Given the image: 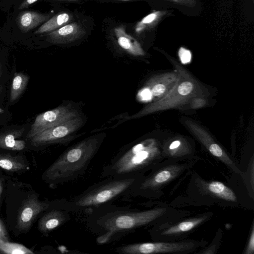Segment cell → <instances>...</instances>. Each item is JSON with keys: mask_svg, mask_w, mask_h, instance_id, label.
<instances>
[{"mask_svg": "<svg viewBox=\"0 0 254 254\" xmlns=\"http://www.w3.org/2000/svg\"><path fill=\"white\" fill-rule=\"evenodd\" d=\"M1 69H0V76L1 75Z\"/></svg>", "mask_w": 254, "mask_h": 254, "instance_id": "obj_35", "label": "cell"}, {"mask_svg": "<svg viewBox=\"0 0 254 254\" xmlns=\"http://www.w3.org/2000/svg\"><path fill=\"white\" fill-rule=\"evenodd\" d=\"M170 60L180 74L174 86L161 98L136 114L126 117L123 121L139 118L161 110L182 108L183 106L190 104L193 99L204 97V89L198 82L179 64Z\"/></svg>", "mask_w": 254, "mask_h": 254, "instance_id": "obj_5", "label": "cell"}, {"mask_svg": "<svg viewBox=\"0 0 254 254\" xmlns=\"http://www.w3.org/2000/svg\"><path fill=\"white\" fill-rule=\"evenodd\" d=\"M72 15L67 12L59 13L44 23L35 32V34L49 33L54 31L71 21Z\"/></svg>", "mask_w": 254, "mask_h": 254, "instance_id": "obj_20", "label": "cell"}, {"mask_svg": "<svg viewBox=\"0 0 254 254\" xmlns=\"http://www.w3.org/2000/svg\"><path fill=\"white\" fill-rule=\"evenodd\" d=\"M48 210L38 223V229L43 233H49L70 220V212L66 210L56 207H52Z\"/></svg>", "mask_w": 254, "mask_h": 254, "instance_id": "obj_15", "label": "cell"}, {"mask_svg": "<svg viewBox=\"0 0 254 254\" xmlns=\"http://www.w3.org/2000/svg\"><path fill=\"white\" fill-rule=\"evenodd\" d=\"M124 0V1H126V0Z\"/></svg>", "mask_w": 254, "mask_h": 254, "instance_id": "obj_36", "label": "cell"}, {"mask_svg": "<svg viewBox=\"0 0 254 254\" xmlns=\"http://www.w3.org/2000/svg\"><path fill=\"white\" fill-rule=\"evenodd\" d=\"M3 110L2 108H0V114L3 113Z\"/></svg>", "mask_w": 254, "mask_h": 254, "instance_id": "obj_33", "label": "cell"}, {"mask_svg": "<svg viewBox=\"0 0 254 254\" xmlns=\"http://www.w3.org/2000/svg\"><path fill=\"white\" fill-rule=\"evenodd\" d=\"M183 123L213 156L223 163L234 173L242 175L243 174L236 162L205 130L196 123L188 119H183Z\"/></svg>", "mask_w": 254, "mask_h": 254, "instance_id": "obj_10", "label": "cell"}, {"mask_svg": "<svg viewBox=\"0 0 254 254\" xmlns=\"http://www.w3.org/2000/svg\"><path fill=\"white\" fill-rule=\"evenodd\" d=\"M114 32L118 44L127 53L136 56L144 55V52L139 43L127 33L124 26L116 27Z\"/></svg>", "mask_w": 254, "mask_h": 254, "instance_id": "obj_17", "label": "cell"}, {"mask_svg": "<svg viewBox=\"0 0 254 254\" xmlns=\"http://www.w3.org/2000/svg\"><path fill=\"white\" fill-rule=\"evenodd\" d=\"M2 190H3V188H2V183H1V182L0 181V202H1V197Z\"/></svg>", "mask_w": 254, "mask_h": 254, "instance_id": "obj_31", "label": "cell"}, {"mask_svg": "<svg viewBox=\"0 0 254 254\" xmlns=\"http://www.w3.org/2000/svg\"><path fill=\"white\" fill-rule=\"evenodd\" d=\"M195 161L166 159L145 174L131 189L126 198L141 197L156 198L162 195V190L190 169Z\"/></svg>", "mask_w": 254, "mask_h": 254, "instance_id": "obj_6", "label": "cell"}, {"mask_svg": "<svg viewBox=\"0 0 254 254\" xmlns=\"http://www.w3.org/2000/svg\"><path fill=\"white\" fill-rule=\"evenodd\" d=\"M179 75L178 72H172L157 75L150 78L146 86L151 97L157 100L164 96L174 86Z\"/></svg>", "mask_w": 254, "mask_h": 254, "instance_id": "obj_16", "label": "cell"}, {"mask_svg": "<svg viewBox=\"0 0 254 254\" xmlns=\"http://www.w3.org/2000/svg\"><path fill=\"white\" fill-rule=\"evenodd\" d=\"M169 0V1H171L175 2V0Z\"/></svg>", "mask_w": 254, "mask_h": 254, "instance_id": "obj_34", "label": "cell"}, {"mask_svg": "<svg viewBox=\"0 0 254 254\" xmlns=\"http://www.w3.org/2000/svg\"><path fill=\"white\" fill-rule=\"evenodd\" d=\"M105 135L104 132L93 135L65 150L45 170L43 180L56 186L81 177L97 153Z\"/></svg>", "mask_w": 254, "mask_h": 254, "instance_id": "obj_3", "label": "cell"}, {"mask_svg": "<svg viewBox=\"0 0 254 254\" xmlns=\"http://www.w3.org/2000/svg\"><path fill=\"white\" fill-rule=\"evenodd\" d=\"M86 33L83 27L78 23H68L46 35L48 42L54 44L70 43L82 37Z\"/></svg>", "mask_w": 254, "mask_h": 254, "instance_id": "obj_14", "label": "cell"}, {"mask_svg": "<svg viewBox=\"0 0 254 254\" xmlns=\"http://www.w3.org/2000/svg\"><path fill=\"white\" fill-rule=\"evenodd\" d=\"M38 0H24L19 5V9H23L28 7L29 6L37 1Z\"/></svg>", "mask_w": 254, "mask_h": 254, "instance_id": "obj_29", "label": "cell"}, {"mask_svg": "<svg viewBox=\"0 0 254 254\" xmlns=\"http://www.w3.org/2000/svg\"><path fill=\"white\" fill-rule=\"evenodd\" d=\"M144 175L106 177L68 199L54 202V206L69 212L86 213L112 203L117 199L126 198L134 185Z\"/></svg>", "mask_w": 254, "mask_h": 254, "instance_id": "obj_2", "label": "cell"}, {"mask_svg": "<svg viewBox=\"0 0 254 254\" xmlns=\"http://www.w3.org/2000/svg\"><path fill=\"white\" fill-rule=\"evenodd\" d=\"M164 159L153 139H146L120 150L102 168L100 178L145 175Z\"/></svg>", "mask_w": 254, "mask_h": 254, "instance_id": "obj_4", "label": "cell"}, {"mask_svg": "<svg viewBox=\"0 0 254 254\" xmlns=\"http://www.w3.org/2000/svg\"><path fill=\"white\" fill-rule=\"evenodd\" d=\"M179 55L182 62L187 63L191 59V53L190 51L184 47H181L179 50Z\"/></svg>", "mask_w": 254, "mask_h": 254, "instance_id": "obj_27", "label": "cell"}, {"mask_svg": "<svg viewBox=\"0 0 254 254\" xmlns=\"http://www.w3.org/2000/svg\"><path fill=\"white\" fill-rule=\"evenodd\" d=\"M175 2L190 6L195 5L194 0H175Z\"/></svg>", "mask_w": 254, "mask_h": 254, "instance_id": "obj_30", "label": "cell"}, {"mask_svg": "<svg viewBox=\"0 0 254 254\" xmlns=\"http://www.w3.org/2000/svg\"><path fill=\"white\" fill-rule=\"evenodd\" d=\"M56 0V1H74L78 0Z\"/></svg>", "mask_w": 254, "mask_h": 254, "instance_id": "obj_32", "label": "cell"}, {"mask_svg": "<svg viewBox=\"0 0 254 254\" xmlns=\"http://www.w3.org/2000/svg\"><path fill=\"white\" fill-rule=\"evenodd\" d=\"M29 80L27 75L22 72H15L11 82L10 91V101L15 102L24 91Z\"/></svg>", "mask_w": 254, "mask_h": 254, "instance_id": "obj_22", "label": "cell"}, {"mask_svg": "<svg viewBox=\"0 0 254 254\" xmlns=\"http://www.w3.org/2000/svg\"><path fill=\"white\" fill-rule=\"evenodd\" d=\"M183 216L155 224L148 232L153 241H176L187 238L190 233L211 219L213 213L208 212L190 216Z\"/></svg>", "mask_w": 254, "mask_h": 254, "instance_id": "obj_7", "label": "cell"}, {"mask_svg": "<svg viewBox=\"0 0 254 254\" xmlns=\"http://www.w3.org/2000/svg\"><path fill=\"white\" fill-rule=\"evenodd\" d=\"M223 236V230L220 228L218 229L215 238L212 243L206 247L203 248L200 252L196 253L202 254H215L221 243Z\"/></svg>", "mask_w": 254, "mask_h": 254, "instance_id": "obj_25", "label": "cell"}, {"mask_svg": "<svg viewBox=\"0 0 254 254\" xmlns=\"http://www.w3.org/2000/svg\"><path fill=\"white\" fill-rule=\"evenodd\" d=\"M22 131L13 130L0 134V148L13 151H20L25 148L26 143L18 139Z\"/></svg>", "mask_w": 254, "mask_h": 254, "instance_id": "obj_19", "label": "cell"}, {"mask_svg": "<svg viewBox=\"0 0 254 254\" xmlns=\"http://www.w3.org/2000/svg\"><path fill=\"white\" fill-rule=\"evenodd\" d=\"M79 116L76 110L63 105L41 113L36 117L26 137L30 139L41 131Z\"/></svg>", "mask_w": 254, "mask_h": 254, "instance_id": "obj_11", "label": "cell"}, {"mask_svg": "<svg viewBox=\"0 0 254 254\" xmlns=\"http://www.w3.org/2000/svg\"><path fill=\"white\" fill-rule=\"evenodd\" d=\"M0 254H33V252L23 245L8 241L0 242Z\"/></svg>", "mask_w": 254, "mask_h": 254, "instance_id": "obj_24", "label": "cell"}, {"mask_svg": "<svg viewBox=\"0 0 254 254\" xmlns=\"http://www.w3.org/2000/svg\"><path fill=\"white\" fill-rule=\"evenodd\" d=\"M50 17L49 15L26 11L18 15L17 23L20 29L23 32H26L45 23Z\"/></svg>", "mask_w": 254, "mask_h": 254, "instance_id": "obj_18", "label": "cell"}, {"mask_svg": "<svg viewBox=\"0 0 254 254\" xmlns=\"http://www.w3.org/2000/svg\"><path fill=\"white\" fill-rule=\"evenodd\" d=\"M192 184L194 189L200 196H206L213 198L214 203H221L222 205L235 206L239 204V199L234 191L224 183L216 181H205L199 177H194Z\"/></svg>", "mask_w": 254, "mask_h": 254, "instance_id": "obj_12", "label": "cell"}, {"mask_svg": "<svg viewBox=\"0 0 254 254\" xmlns=\"http://www.w3.org/2000/svg\"><path fill=\"white\" fill-rule=\"evenodd\" d=\"M83 124L82 118L78 116L38 133L29 139L30 144L36 147L56 143L65 144L70 141L73 137L72 134Z\"/></svg>", "mask_w": 254, "mask_h": 254, "instance_id": "obj_9", "label": "cell"}, {"mask_svg": "<svg viewBox=\"0 0 254 254\" xmlns=\"http://www.w3.org/2000/svg\"><path fill=\"white\" fill-rule=\"evenodd\" d=\"M254 225L252 223L250 234L244 254H254Z\"/></svg>", "mask_w": 254, "mask_h": 254, "instance_id": "obj_26", "label": "cell"}, {"mask_svg": "<svg viewBox=\"0 0 254 254\" xmlns=\"http://www.w3.org/2000/svg\"><path fill=\"white\" fill-rule=\"evenodd\" d=\"M53 207V202L40 200L34 195L26 199L18 212L17 228L21 231L30 229L36 218L42 212Z\"/></svg>", "mask_w": 254, "mask_h": 254, "instance_id": "obj_13", "label": "cell"}, {"mask_svg": "<svg viewBox=\"0 0 254 254\" xmlns=\"http://www.w3.org/2000/svg\"><path fill=\"white\" fill-rule=\"evenodd\" d=\"M166 13L164 11H154L139 21L135 26V31L139 34L156 24L159 20Z\"/></svg>", "mask_w": 254, "mask_h": 254, "instance_id": "obj_23", "label": "cell"}, {"mask_svg": "<svg viewBox=\"0 0 254 254\" xmlns=\"http://www.w3.org/2000/svg\"><path fill=\"white\" fill-rule=\"evenodd\" d=\"M190 213L168 206L140 210L132 209L130 206L111 203L84 214L86 226L98 235L96 242L104 245L117 241L141 228L151 227Z\"/></svg>", "mask_w": 254, "mask_h": 254, "instance_id": "obj_1", "label": "cell"}, {"mask_svg": "<svg viewBox=\"0 0 254 254\" xmlns=\"http://www.w3.org/2000/svg\"><path fill=\"white\" fill-rule=\"evenodd\" d=\"M0 168L12 172L29 169V166L19 157L3 153H0Z\"/></svg>", "mask_w": 254, "mask_h": 254, "instance_id": "obj_21", "label": "cell"}, {"mask_svg": "<svg viewBox=\"0 0 254 254\" xmlns=\"http://www.w3.org/2000/svg\"><path fill=\"white\" fill-rule=\"evenodd\" d=\"M208 242L203 240L186 239L176 241H153L120 246L115 251L120 254H188L204 248Z\"/></svg>", "mask_w": 254, "mask_h": 254, "instance_id": "obj_8", "label": "cell"}, {"mask_svg": "<svg viewBox=\"0 0 254 254\" xmlns=\"http://www.w3.org/2000/svg\"><path fill=\"white\" fill-rule=\"evenodd\" d=\"M8 234L3 222L0 219V242H8Z\"/></svg>", "mask_w": 254, "mask_h": 254, "instance_id": "obj_28", "label": "cell"}]
</instances>
